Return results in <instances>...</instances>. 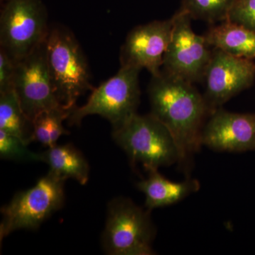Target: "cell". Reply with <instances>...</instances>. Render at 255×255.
Segmentation results:
<instances>
[{
  "label": "cell",
  "mask_w": 255,
  "mask_h": 255,
  "mask_svg": "<svg viewBox=\"0 0 255 255\" xmlns=\"http://www.w3.org/2000/svg\"><path fill=\"white\" fill-rule=\"evenodd\" d=\"M14 90L23 112L32 122L41 112L63 107L52 85L47 63L46 41L16 63Z\"/></svg>",
  "instance_id": "cell-9"
},
{
  "label": "cell",
  "mask_w": 255,
  "mask_h": 255,
  "mask_svg": "<svg viewBox=\"0 0 255 255\" xmlns=\"http://www.w3.org/2000/svg\"><path fill=\"white\" fill-rule=\"evenodd\" d=\"M173 27L172 18L140 25L129 32L120 54L121 66L145 68L152 75L161 73L163 58Z\"/></svg>",
  "instance_id": "cell-11"
},
{
  "label": "cell",
  "mask_w": 255,
  "mask_h": 255,
  "mask_svg": "<svg viewBox=\"0 0 255 255\" xmlns=\"http://www.w3.org/2000/svg\"><path fill=\"white\" fill-rule=\"evenodd\" d=\"M70 112L62 107L37 115L33 120V141L36 140L48 147L56 145L60 136L69 133L63 122L68 119Z\"/></svg>",
  "instance_id": "cell-17"
},
{
  "label": "cell",
  "mask_w": 255,
  "mask_h": 255,
  "mask_svg": "<svg viewBox=\"0 0 255 255\" xmlns=\"http://www.w3.org/2000/svg\"><path fill=\"white\" fill-rule=\"evenodd\" d=\"M255 79L254 60L233 56L213 48L204 80V98L209 116L240 92L253 85Z\"/></svg>",
  "instance_id": "cell-10"
},
{
  "label": "cell",
  "mask_w": 255,
  "mask_h": 255,
  "mask_svg": "<svg viewBox=\"0 0 255 255\" xmlns=\"http://www.w3.org/2000/svg\"><path fill=\"white\" fill-rule=\"evenodd\" d=\"M204 36L212 48L233 56L255 58V31L245 26L225 21L209 28Z\"/></svg>",
  "instance_id": "cell-14"
},
{
  "label": "cell",
  "mask_w": 255,
  "mask_h": 255,
  "mask_svg": "<svg viewBox=\"0 0 255 255\" xmlns=\"http://www.w3.org/2000/svg\"><path fill=\"white\" fill-rule=\"evenodd\" d=\"M0 130L27 145L33 141V122L23 112L14 90L0 94Z\"/></svg>",
  "instance_id": "cell-16"
},
{
  "label": "cell",
  "mask_w": 255,
  "mask_h": 255,
  "mask_svg": "<svg viewBox=\"0 0 255 255\" xmlns=\"http://www.w3.org/2000/svg\"><path fill=\"white\" fill-rule=\"evenodd\" d=\"M27 144L18 137L0 130V156L1 159L24 162H42L41 154L28 149Z\"/></svg>",
  "instance_id": "cell-19"
},
{
  "label": "cell",
  "mask_w": 255,
  "mask_h": 255,
  "mask_svg": "<svg viewBox=\"0 0 255 255\" xmlns=\"http://www.w3.org/2000/svg\"><path fill=\"white\" fill-rule=\"evenodd\" d=\"M226 21L255 31V0H236Z\"/></svg>",
  "instance_id": "cell-20"
},
{
  "label": "cell",
  "mask_w": 255,
  "mask_h": 255,
  "mask_svg": "<svg viewBox=\"0 0 255 255\" xmlns=\"http://www.w3.org/2000/svg\"><path fill=\"white\" fill-rule=\"evenodd\" d=\"M112 135L132 164L141 163L147 172L168 167L179 161L173 137L167 127L151 113L135 114L113 129Z\"/></svg>",
  "instance_id": "cell-3"
},
{
  "label": "cell",
  "mask_w": 255,
  "mask_h": 255,
  "mask_svg": "<svg viewBox=\"0 0 255 255\" xmlns=\"http://www.w3.org/2000/svg\"><path fill=\"white\" fill-rule=\"evenodd\" d=\"M155 230L150 211H145L130 199L119 197L108 206L102 244L111 255H152Z\"/></svg>",
  "instance_id": "cell-6"
},
{
  "label": "cell",
  "mask_w": 255,
  "mask_h": 255,
  "mask_svg": "<svg viewBox=\"0 0 255 255\" xmlns=\"http://www.w3.org/2000/svg\"><path fill=\"white\" fill-rule=\"evenodd\" d=\"M16 63L0 49V94L14 90Z\"/></svg>",
  "instance_id": "cell-21"
},
{
  "label": "cell",
  "mask_w": 255,
  "mask_h": 255,
  "mask_svg": "<svg viewBox=\"0 0 255 255\" xmlns=\"http://www.w3.org/2000/svg\"><path fill=\"white\" fill-rule=\"evenodd\" d=\"M141 69L121 66L118 73L92 90L82 107H75L68 119L69 125L80 126L87 116L100 115L117 128L137 114L140 104L139 74Z\"/></svg>",
  "instance_id": "cell-4"
},
{
  "label": "cell",
  "mask_w": 255,
  "mask_h": 255,
  "mask_svg": "<svg viewBox=\"0 0 255 255\" xmlns=\"http://www.w3.org/2000/svg\"><path fill=\"white\" fill-rule=\"evenodd\" d=\"M145 196V207L148 211L172 205L196 192L200 185L195 179L174 182L159 174L157 169L148 171V177L137 184Z\"/></svg>",
  "instance_id": "cell-13"
},
{
  "label": "cell",
  "mask_w": 255,
  "mask_h": 255,
  "mask_svg": "<svg viewBox=\"0 0 255 255\" xmlns=\"http://www.w3.org/2000/svg\"><path fill=\"white\" fill-rule=\"evenodd\" d=\"M46 57L57 99L64 108L72 110L80 96L94 90L86 57L73 32L60 25L50 28Z\"/></svg>",
  "instance_id": "cell-2"
},
{
  "label": "cell",
  "mask_w": 255,
  "mask_h": 255,
  "mask_svg": "<svg viewBox=\"0 0 255 255\" xmlns=\"http://www.w3.org/2000/svg\"><path fill=\"white\" fill-rule=\"evenodd\" d=\"M151 114L167 127L177 146L179 163L200 149L206 117L204 96L190 83L165 72L152 76L148 90Z\"/></svg>",
  "instance_id": "cell-1"
},
{
  "label": "cell",
  "mask_w": 255,
  "mask_h": 255,
  "mask_svg": "<svg viewBox=\"0 0 255 255\" xmlns=\"http://www.w3.org/2000/svg\"><path fill=\"white\" fill-rule=\"evenodd\" d=\"M50 28L41 0H7L0 16V49L15 63L46 41Z\"/></svg>",
  "instance_id": "cell-5"
},
{
  "label": "cell",
  "mask_w": 255,
  "mask_h": 255,
  "mask_svg": "<svg viewBox=\"0 0 255 255\" xmlns=\"http://www.w3.org/2000/svg\"><path fill=\"white\" fill-rule=\"evenodd\" d=\"M236 0H182L179 9L186 11L192 19L210 23L226 21Z\"/></svg>",
  "instance_id": "cell-18"
},
{
  "label": "cell",
  "mask_w": 255,
  "mask_h": 255,
  "mask_svg": "<svg viewBox=\"0 0 255 255\" xmlns=\"http://www.w3.org/2000/svg\"><path fill=\"white\" fill-rule=\"evenodd\" d=\"M201 143L219 152L255 150V113H233L222 107L218 109L204 126Z\"/></svg>",
  "instance_id": "cell-12"
},
{
  "label": "cell",
  "mask_w": 255,
  "mask_h": 255,
  "mask_svg": "<svg viewBox=\"0 0 255 255\" xmlns=\"http://www.w3.org/2000/svg\"><path fill=\"white\" fill-rule=\"evenodd\" d=\"M41 154L42 162L49 166V172L65 181L74 179L84 185L88 182L90 167L80 151L71 144L48 147Z\"/></svg>",
  "instance_id": "cell-15"
},
{
  "label": "cell",
  "mask_w": 255,
  "mask_h": 255,
  "mask_svg": "<svg viewBox=\"0 0 255 255\" xmlns=\"http://www.w3.org/2000/svg\"><path fill=\"white\" fill-rule=\"evenodd\" d=\"M65 181L48 172L28 190L18 192L1 209L0 239L21 229H36L53 213L61 209L65 201Z\"/></svg>",
  "instance_id": "cell-7"
},
{
  "label": "cell",
  "mask_w": 255,
  "mask_h": 255,
  "mask_svg": "<svg viewBox=\"0 0 255 255\" xmlns=\"http://www.w3.org/2000/svg\"><path fill=\"white\" fill-rule=\"evenodd\" d=\"M173 27L163 58L164 72L194 84L203 81L213 48L205 37L195 33L191 18L179 9L172 16Z\"/></svg>",
  "instance_id": "cell-8"
}]
</instances>
